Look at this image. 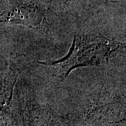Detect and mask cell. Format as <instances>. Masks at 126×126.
<instances>
[{"mask_svg":"<svg viewBox=\"0 0 126 126\" xmlns=\"http://www.w3.org/2000/svg\"><path fill=\"white\" fill-rule=\"evenodd\" d=\"M119 44L102 36L88 35L75 38L69 53L62 60L44 64L53 68L56 75L65 78L78 67L104 63L119 48Z\"/></svg>","mask_w":126,"mask_h":126,"instance_id":"6da1fadb","label":"cell"},{"mask_svg":"<svg viewBox=\"0 0 126 126\" xmlns=\"http://www.w3.org/2000/svg\"><path fill=\"white\" fill-rule=\"evenodd\" d=\"M43 16L40 12L33 6H23L14 9L4 20L1 22L22 24L29 27H39L43 23Z\"/></svg>","mask_w":126,"mask_h":126,"instance_id":"7a4b0ae2","label":"cell"}]
</instances>
